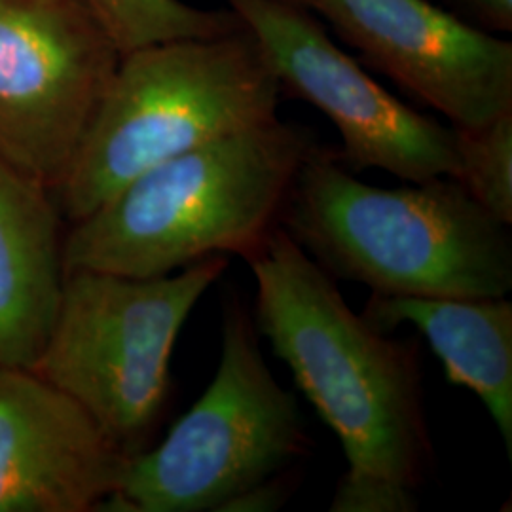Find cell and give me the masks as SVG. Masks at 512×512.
<instances>
[{"label":"cell","instance_id":"6da1fadb","mask_svg":"<svg viewBox=\"0 0 512 512\" xmlns=\"http://www.w3.org/2000/svg\"><path fill=\"white\" fill-rule=\"evenodd\" d=\"M256 332L342 444L349 471L418 488L433 458L418 344L374 329L279 224L249 258Z\"/></svg>","mask_w":512,"mask_h":512},{"label":"cell","instance_id":"277c9868","mask_svg":"<svg viewBox=\"0 0 512 512\" xmlns=\"http://www.w3.org/2000/svg\"><path fill=\"white\" fill-rule=\"evenodd\" d=\"M281 82L256 38H184L120 57L54 198L65 222L88 217L154 165L274 122Z\"/></svg>","mask_w":512,"mask_h":512},{"label":"cell","instance_id":"4fadbf2b","mask_svg":"<svg viewBox=\"0 0 512 512\" xmlns=\"http://www.w3.org/2000/svg\"><path fill=\"white\" fill-rule=\"evenodd\" d=\"M120 54L171 40L226 35L243 27L228 10H207L184 0H84Z\"/></svg>","mask_w":512,"mask_h":512},{"label":"cell","instance_id":"9c48e42d","mask_svg":"<svg viewBox=\"0 0 512 512\" xmlns=\"http://www.w3.org/2000/svg\"><path fill=\"white\" fill-rule=\"evenodd\" d=\"M368 63L448 118L480 129L512 112V44L429 0H315Z\"/></svg>","mask_w":512,"mask_h":512},{"label":"cell","instance_id":"e0dca14e","mask_svg":"<svg viewBox=\"0 0 512 512\" xmlns=\"http://www.w3.org/2000/svg\"><path fill=\"white\" fill-rule=\"evenodd\" d=\"M454 2L486 29L511 33L512 0H454Z\"/></svg>","mask_w":512,"mask_h":512},{"label":"cell","instance_id":"3957f363","mask_svg":"<svg viewBox=\"0 0 512 512\" xmlns=\"http://www.w3.org/2000/svg\"><path fill=\"white\" fill-rule=\"evenodd\" d=\"M310 133L275 118L188 150L120 188L63 238V270L175 274L211 256L258 251L281 224Z\"/></svg>","mask_w":512,"mask_h":512},{"label":"cell","instance_id":"ac0fdd59","mask_svg":"<svg viewBox=\"0 0 512 512\" xmlns=\"http://www.w3.org/2000/svg\"><path fill=\"white\" fill-rule=\"evenodd\" d=\"M289 2H293V4H298V6L306 8V10H311V8H313V4H315V0H289Z\"/></svg>","mask_w":512,"mask_h":512},{"label":"cell","instance_id":"30bf717a","mask_svg":"<svg viewBox=\"0 0 512 512\" xmlns=\"http://www.w3.org/2000/svg\"><path fill=\"white\" fill-rule=\"evenodd\" d=\"M126 459L33 368L0 366V512H97Z\"/></svg>","mask_w":512,"mask_h":512},{"label":"cell","instance_id":"2e32d148","mask_svg":"<svg viewBox=\"0 0 512 512\" xmlns=\"http://www.w3.org/2000/svg\"><path fill=\"white\" fill-rule=\"evenodd\" d=\"M293 478L277 473L251 488L230 497L217 512H274L279 511L293 495Z\"/></svg>","mask_w":512,"mask_h":512},{"label":"cell","instance_id":"5b68a950","mask_svg":"<svg viewBox=\"0 0 512 512\" xmlns=\"http://www.w3.org/2000/svg\"><path fill=\"white\" fill-rule=\"evenodd\" d=\"M226 268L228 256H211L162 277L67 272L33 370L126 456L145 450L169 401L179 334Z\"/></svg>","mask_w":512,"mask_h":512},{"label":"cell","instance_id":"9a60e30c","mask_svg":"<svg viewBox=\"0 0 512 512\" xmlns=\"http://www.w3.org/2000/svg\"><path fill=\"white\" fill-rule=\"evenodd\" d=\"M330 512L418 511L416 490L384 476L349 471L340 478Z\"/></svg>","mask_w":512,"mask_h":512},{"label":"cell","instance_id":"52a82bcc","mask_svg":"<svg viewBox=\"0 0 512 512\" xmlns=\"http://www.w3.org/2000/svg\"><path fill=\"white\" fill-rule=\"evenodd\" d=\"M120 57L84 0H0V158L54 192Z\"/></svg>","mask_w":512,"mask_h":512},{"label":"cell","instance_id":"7c38bea8","mask_svg":"<svg viewBox=\"0 0 512 512\" xmlns=\"http://www.w3.org/2000/svg\"><path fill=\"white\" fill-rule=\"evenodd\" d=\"M361 315L382 332L410 325L446 380L480 399L512 458V302L503 298L372 294Z\"/></svg>","mask_w":512,"mask_h":512},{"label":"cell","instance_id":"ba28073f","mask_svg":"<svg viewBox=\"0 0 512 512\" xmlns=\"http://www.w3.org/2000/svg\"><path fill=\"white\" fill-rule=\"evenodd\" d=\"M256 38L283 90L323 112L342 137L340 162L423 183L458 173V131L404 105L289 0H224Z\"/></svg>","mask_w":512,"mask_h":512},{"label":"cell","instance_id":"8fae6325","mask_svg":"<svg viewBox=\"0 0 512 512\" xmlns=\"http://www.w3.org/2000/svg\"><path fill=\"white\" fill-rule=\"evenodd\" d=\"M65 220L46 184L0 158V366L33 368L63 289Z\"/></svg>","mask_w":512,"mask_h":512},{"label":"cell","instance_id":"5bb4252c","mask_svg":"<svg viewBox=\"0 0 512 512\" xmlns=\"http://www.w3.org/2000/svg\"><path fill=\"white\" fill-rule=\"evenodd\" d=\"M456 181L495 219L512 224V112L480 129H458Z\"/></svg>","mask_w":512,"mask_h":512},{"label":"cell","instance_id":"7a4b0ae2","mask_svg":"<svg viewBox=\"0 0 512 512\" xmlns=\"http://www.w3.org/2000/svg\"><path fill=\"white\" fill-rule=\"evenodd\" d=\"M281 226L330 277L372 294L503 298L512 291L511 226L452 177L380 188L313 145Z\"/></svg>","mask_w":512,"mask_h":512},{"label":"cell","instance_id":"8992f818","mask_svg":"<svg viewBox=\"0 0 512 512\" xmlns=\"http://www.w3.org/2000/svg\"><path fill=\"white\" fill-rule=\"evenodd\" d=\"M306 450L298 401L266 363L253 315L232 298L211 384L158 446L128 456L99 511L217 512Z\"/></svg>","mask_w":512,"mask_h":512}]
</instances>
